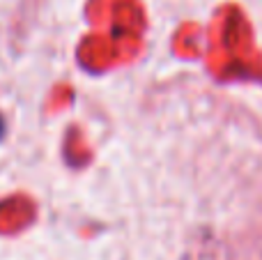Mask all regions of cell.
Segmentation results:
<instances>
[{
  "label": "cell",
  "mask_w": 262,
  "mask_h": 260,
  "mask_svg": "<svg viewBox=\"0 0 262 260\" xmlns=\"http://www.w3.org/2000/svg\"><path fill=\"white\" fill-rule=\"evenodd\" d=\"M3 132H5V122H3V118H0V138H3Z\"/></svg>",
  "instance_id": "6da1fadb"
}]
</instances>
